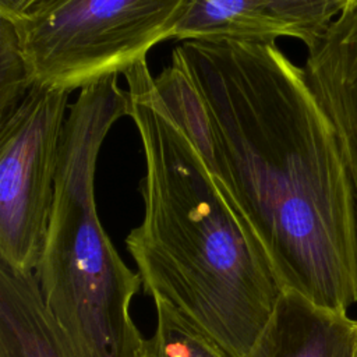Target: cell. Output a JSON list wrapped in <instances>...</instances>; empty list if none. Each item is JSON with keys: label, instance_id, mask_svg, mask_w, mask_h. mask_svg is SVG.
Instances as JSON below:
<instances>
[{"label": "cell", "instance_id": "cell-10", "mask_svg": "<svg viewBox=\"0 0 357 357\" xmlns=\"http://www.w3.org/2000/svg\"><path fill=\"white\" fill-rule=\"evenodd\" d=\"M156 326L138 357H233L206 332L163 300H153Z\"/></svg>", "mask_w": 357, "mask_h": 357}, {"label": "cell", "instance_id": "cell-13", "mask_svg": "<svg viewBox=\"0 0 357 357\" xmlns=\"http://www.w3.org/2000/svg\"><path fill=\"white\" fill-rule=\"evenodd\" d=\"M339 4L342 11L357 8V0H339Z\"/></svg>", "mask_w": 357, "mask_h": 357}, {"label": "cell", "instance_id": "cell-7", "mask_svg": "<svg viewBox=\"0 0 357 357\" xmlns=\"http://www.w3.org/2000/svg\"><path fill=\"white\" fill-rule=\"evenodd\" d=\"M303 67L335 127L357 209V8L337 15L308 49Z\"/></svg>", "mask_w": 357, "mask_h": 357}, {"label": "cell", "instance_id": "cell-6", "mask_svg": "<svg viewBox=\"0 0 357 357\" xmlns=\"http://www.w3.org/2000/svg\"><path fill=\"white\" fill-rule=\"evenodd\" d=\"M340 13L339 0H192L173 39L266 43L286 36L308 50Z\"/></svg>", "mask_w": 357, "mask_h": 357}, {"label": "cell", "instance_id": "cell-9", "mask_svg": "<svg viewBox=\"0 0 357 357\" xmlns=\"http://www.w3.org/2000/svg\"><path fill=\"white\" fill-rule=\"evenodd\" d=\"M0 357H74L47 314L33 272L0 261Z\"/></svg>", "mask_w": 357, "mask_h": 357}, {"label": "cell", "instance_id": "cell-3", "mask_svg": "<svg viewBox=\"0 0 357 357\" xmlns=\"http://www.w3.org/2000/svg\"><path fill=\"white\" fill-rule=\"evenodd\" d=\"M119 75L79 89L60 141L54 198L33 271L42 303L74 357H138L144 337L130 314L142 286L105 231L95 172L113 124L128 116Z\"/></svg>", "mask_w": 357, "mask_h": 357}, {"label": "cell", "instance_id": "cell-12", "mask_svg": "<svg viewBox=\"0 0 357 357\" xmlns=\"http://www.w3.org/2000/svg\"><path fill=\"white\" fill-rule=\"evenodd\" d=\"M36 0H0V17L15 20Z\"/></svg>", "mask_w": 357, "mask_h": 357}, {"label": "cell", "instance_id": "cell-2", "mask_svg": "<svg viewBox=\"0 0 357 357\" xmlns=\"http://www.w3.org/2000/svg\"><path fill=\"white\" fill-rule=\"evenodd\" d=\"M123 75L145 158L138 187L144 215L126 238L144 291L178 310L233 357H247L283 289L163 102L146 59Z\"/></svg>", "mask_w": 357, "mask_h": 357}, {"label": "cell", "instance_id": "cell-5", "mask_svg": "<svg viewBox=\"0 0 357 357\" xmlns=\"http://www.w3.org/2000/svg\"><path fill=\"white\" fill-rule=\"evenodd\" d=\"M70 93L33 84L0 121V261L24 272L45 244Z\"/></svg>", "mask_w": 357, "mask_h": 357}, {"label": "cell", "instance_id": "cell-11", "mask_svg": "<svg viewBox=\"0 0 357 357\" xmlns=\"http://www.w3.org/2000/svg\"><path fill=\"white\" fill-rule=\"evenodd\" d=\"M32 85L15 25L0 17V121L18 107Z\"/></svg>", "mask_w": 357, "mask_h": 357}, {"label": "cell", "instance_id": "cell-8", "mask_svg": "<svg viewBox=\"0 0 357 357\" xmlns=\"http://www.w3.org/2000/svg\"><path fill=\"white\" fill-rule=\"evenodd\" d=\"M356 346L357 319L283 291L247 357H353Z\"/></svg>", "mask_w": 357, "mask_h": 357}, {"label": "cell", "instance_id": "cell-1", "mask_svg": "<svg viewBox=\"0 0 357 357\" xmlns=\"http://www.w3.org/2000/svg\"><path fill=\"white\" fill-rule=\"evenodd\" d=\"M156 88L283 289L357 303V209L335 127L275 42L184 40Z\"/></svg>", "mask_w": 357, "mask_h": 357}, {"label": "cell", "instance_id": "cell-4", "mask_svg": "<svg viewBox=\"0 0 357 357\" xmlns=\"http://www.w3.org/2000/svg\"><path fill=\"white\" fill-rule=\"evenodd\" d=\"M192 0H36L15 25L32 84L70 92L124 74L173 39Z\"/></svg>", "mask_w": 357, "mask_h": 357}, {"label": "cell", "instance_id": "cell-14", "mask_svg": "<svg viewBox=\"0 0 357 357\" xmlns=\"http://www.w3.org/2000/svg\"><path fill=\"white\" fill-rule=\"evenodd\" d=\"M353 357H357V346H356V351H354V356Z\"/></svg>", "mask_w": 357, "mask_h": 357}]
</instances>
